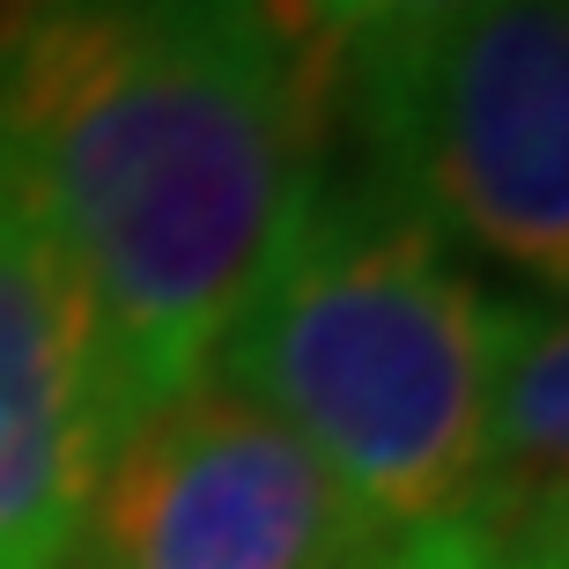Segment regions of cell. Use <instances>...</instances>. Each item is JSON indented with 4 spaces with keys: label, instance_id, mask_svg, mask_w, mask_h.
<instances>
[{
    "label": "cell",
    "instance_id": "obj_6",
    "mask_svg": "<svg viewBox=\"0 0 569 569\" xmlns=\"http://www.w3.org/2000/svg\"><path fill=\"white\" fill-rule=\"evenodd\" d=\"M481 496H569V311H526L496 385Z\"/></svg>",
    "mask_w": 569,
    "mask_h": 569
},
{
    "label": "cell",
    "instance_id": "obj_7",
    "mask_svg": "<svg viewBox=\"0 0 569 569\" xmlns=\"http://www.w3.org/2000/svg\"><path fill=\"white\" fill-rule=\"evenodd\" d=\"M451 526L488 569H569V496H473Z\"/></svg>",
    "mask_w": 569,
    "mask_h": 569
},
{
    "label": "cell",
    "instance_id": "obj_8",
    "mask_svg": "<svg viewBox=\"0 0 569 569\" xmlns=\"http://www.w3.org/2000/svg\"><path fill=\"white\" fill-rule=\"evenodd\" d=\"M296 8H303V22L318 30V44L340 60V52H356V44H370V38L422 30V22L451 16L466 0H296Z\"/></svg>",
    "mask_w": 569,
    "mask_h": 569
},
{
    "label": "cell",
    "instance_id": "obj_4",
    "mask_svg": "<svg viewBox=\"0 0 569 569\" xmlns=\"http://www.w3.org/2000/svg\"><path fill=\"white\" fill-rule=\"evenodd\" d=\"M392 548L267 407L208 370L104 451L67 569H385Z\"/></svg>",
    "mask_w": 569,
    "mask_h": 569
},
{
    "label": "cell",
    "instance_id": "obj_2",
    "mask_svg": "<svg viewBox=\"0 0 569 569\" xmlns=\"http://www.w3.org/2000/svg\"><path fill=\"white\" fill-rule=\"evenodd\" d=\"M518 333L526 303L496 296L362 163L326 156L208 370L267 407L392 540H415L488 488Z\"/></svg>",
    "mask_w": 569,
    "mask_h": 569
},
{
    "label": "cell",
    "instance_id": "obj_9",
    "mask_svg": "<svg viewBox=\"0 0 569 569\" xmlns=\"http://www.w3.org/2000/svg\"><path fill=\"white\" fill-rule=\"evenodd\" d=\"M385 569H488V562H481V548H473L459 526H437V532H415V540H400Z\"/></svg>",
    "mask_w": 569,
    "mask_h": 569
},
{
    "label": "cell",
    "instance_id": "obj_3",
    "mask_svg": "<svg viewBox=\"0 0 569 569\" xmlns=\"http://www.w3.org/2000/svg\"><path fill=\"white\" fill-rule=\"evenodd\" d=\"M333 127L443 244L569 296V0H466L340 52Z\"/></svg>",
    "mask_w": 569,
    "mask_h": 569
},
{
    "label": "cell",
    "instance_id": "obj_5",
    "mask_svg": "<svg viewBox=\"0 0 569 569\" xmlns=\"http://www.w3.org/2000/svg\"><path fill=\"white\" fill-rule=\"evenodd\" d=\"M104 451L89 303L0 141V569H67Z\"/></svg>",
    "mask_w": 569,
    "mask_h": 569
},
{
    "label": "cell",
    "instance_id": "obj_1",
    "mask_svg": "<svg viewBox=\"0 0 569 569\" xmlns=\"http://www.w3.org/2000/svg\"><path fill=\"white\" fill-rule=\"evenodd\" d=\"M333 133L296 0H0V141L89 303L111 443L208 378Z\"/></svg>",
    "mask_w": 569,
    "mask_h": 569
}]
</instances>
